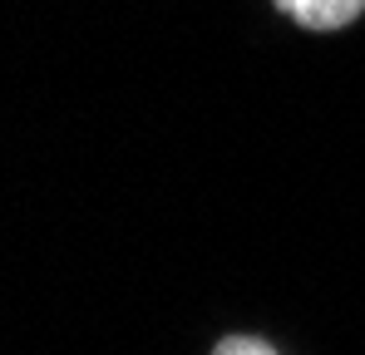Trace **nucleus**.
Instances as JSON below:
<instances>
[{
	"label": "nucleus",
	"instance_id": "1",
	"mask_svg": "<svg viewBox=\"0 0 365 355\" xmlns=\"http://www.w3.org/2000/svg\"><path fill=\"white\" fill-rule=\"evenodd\" d=\"M277 10L297 15L306 30H341L365 10V0H277Z\"/></svg>",
	"mask_w": 365,
	"mask_h": 355
},
{
	"label": "nucleus",
	"instance_id": "2",
	"mask_svg": "<svg viewBox=\"0 0 365 355\" xmlns=\"http://www.w3.org/2000/svg\"><path fill=\"white\" fill-rule=\"evenodd\" d=\"M212 355H277V351L267 341H257V336H227V341H217Z\"/></svg>",
	"mask_w": 365,
	"mask_h": 355
}]
</instances>
